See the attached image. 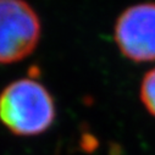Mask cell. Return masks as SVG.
Wrapping results in <instances>:
<instances>
[{"instance_id": "obj_1", "label": "cell", "mask_w": 155, "mask_h": 155, "mask_svg": "<svg viewBox=\"0 0 155 155\" xmlns=\"http://www.w3.org/2000/svg\"><path fill=\"white\" fill-rule=\"evenodd\" d=\"M55 116L54 98L34 78L14 81L0 94V121L14 134H42L51 127Z\"/></svg>"}, {"instance_id": "obj_2", "label": "cell", "mask_w": 155, "mask_h": 155, "mask_svg": "<svg viewBox=\"0 0 155 155\" xmlns=\"http://www.w3.org/2000/svg\"><path fill=\"white\" fill-rule=\"evenodd\" d=\"M42 35V23L26 0H0V64L29 56Z\"/></svg>"}, {"instance_id": "obj_3", "label": "cell", "mask_w": 155, "mask_h": 155, "mask_svg": "<svg viewBox=\"0 0 155 155\" xmlns=\"http://www.w3.org/2000/svg\"><path fill=\"white\" fill-rule=\"evenodd\" d=\"M114 37L121 54L131 61H155V3L127 8L115 22Z\"/></svg>"}, {"instance_id": "obj_4", "label": "cell", "mask_w": 155, "mask_h": 155, "mask_svg": "<svg viewBox=\"0 0 155 155\" xmlns=\"http://www.w3.org/2000/svg\"><path fill=\"white\" fill-rule=\"evenodd\" d=\"M140 100L147 111L155 117V67L147 72L140 83Z\"/></svg>"}]
</instances>
